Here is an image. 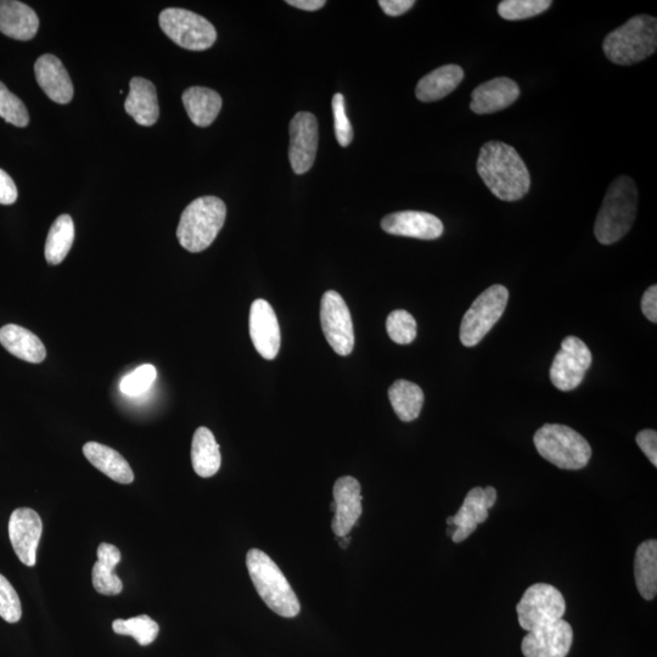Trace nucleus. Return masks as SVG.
Masks as SVG:
<instances>
[{"label":"nucleus","mask_w":657,"mask_h":657,"mask_svg":"<svg viewBox=\"0 0 657 657\" xmlns=\"http://www.w3.org/2000/svg\"><path fill=\"white\" fill-rule=\"evenodd\" d=\"M463 80L464 70L462 67L458 65L438 67L429 75L421 78L417 88H415V97L423 103L441 100L456 91Z\"/></svg>","instance_id":"5701e85b"},{"label":"nucleus","mask_w":657,"mask_h":657,"mask_svg":"<svg viewBox=\"0 0 657 657\" xmlns=\"http://www.w3.org/2000/svg\"><path fill=\"white\" fill-rule=\"evenodd\" d=\"M35 75L39 87L56 104H69L75 94L69 72L59 58L44 54L35 64Z\"/></svg>","instance_id":"6ab92c4d"},{"label":"nucleus","mask_w":657,"mask_h":657,"mask_svg":"<svg viewBox=\"0 0 657 657\" xmlns=\"http://www.w3.org/2000/svg\"><path fill=\"white\" fill-rule=\"evenodd\" d=\"M334 511L331 529L338 537L350 535L362 515L361 485L355 477L344 476L335 482Z\"/></svg>","instance_id":"dca6fc26"},{"label":"nucleus","mask_w":657,"mask_h":657,"mask_svg":"<svg viewBox=\"0 0 657 657\" xmlns=\"http://www.w3.org/2000/svg\"><path fill=\"white\" fill-rule=\"evenodd\" d=\"M533 442L538 453L559 469L581 470L592 457V448L586 438L566 425H543Z\"/></svg>","instance_id":"423d86ee"},{"label":"nucleus","mask_w":657,"mask_h":657,"mask_svg":"<svg viewBox=\"0 0 657 657\" xmlns=\"http://www.w3.org/2000/svg\"><path fill=\"white\" fill-rule=\"evenodd\" d=\"M156 369L154 365H140L134 372L129 373L122 379L120 390L123 395L128 397H139L150 390L156 379Z\"/></svg>","instance_id":"c9c22d12"},{"label":"nucleus","mask_w":657,"mask_h":657,"mask_svg":"<svg viewBox=\"0 0 657 657\" xmlns=\"http://www.w3.org/2000/svg\"><path fill=\"white\" fill-rule=\"evenodd\" d=\"M637 588L645 600H653L657 593V542L655 539L640 544L634 559Z\"/></svg>","instance_id":"cd10ccee"},{"label":"nucleus","mask_w":657,"mask_h":657,"mask_svg":"<svg viewBox=\"0 0 657 657\" xmlns=\"http://www.w3.org/2000/svg\"><path fill=\"white\" fill-rule=\"evenodd\" d=\"M339 538L341 539L340 546L344 549L347 548V544L350 543V541H351L350 537L344 536V537H339Z\"/></svg>","instance_id":"a18cd8bd"},{"label":"nucleus","mask_w":657,"mask_h":657,"mask_svg":"<svg viewBox=\"0 0 657 657\" xmlns=\"http://www.w3.org/2000/svg\"><path fill=\"white\" fill-rule=\"evenodd\" d=\"M250 336L261 357L272 361L278 356L282 338L277 314L265 300H256L250 310Z\"/></svg>","instance_id":"2eb2a0df"},{"label":"nucleus","mask_w":657,"mask_h":657,"mask_svg":"<svg viewBox=\"0 0 657 657\" xmlns=\"http://www.w3.org/2000/svg\"><path fill=\"white\" fill-rule=\"evenodd\" d=\"M182 100L189 119L198 127L211 126L223 104L221 95L205 87L187 89L183 93Z\"/></svg>","instance_id":"393cba45"},{"label":"nucleus","mask_w":657,"mask_h":657,"mask_svg":"<svg viewBox=\"0 0 657 657\" xmlns=\"http://www.w3.org/2000/svg\"><path fill=\"white\" fill-rule=\"evenodd\" d=\"M333 114L335 136L342 148L351 145L353 140V128L346 114L344 95L338 93L333 98Z\"/></svg>","instance_id":"4c0bfd02"},{"label":"nucleus","mask_w":657,"mask_h":657,"mask_svg":"<svg viewBox=\"0 0 657 657\" xmlns=\"http://www.w3.org/2000/svg\"><path fill=\"white\" fill-rule=\"evenodd\" d=\"M83 454L95 468L119 484L129 485L134 481L131 465L115 449L98 442H88Z\"/></svg>","instance_id":"b1692460"},{"label":"nucleus","mask_w":657,"mask_h":657,"mask_svg":"<svg viewBox=\"0 0 657 657\" xmlns=\"http://www.w3.org/2000/svg\"><path fill=\"white\" fill-rule=\"evenodd\" d=\"M43 522L37 511L19 508L13 511L9 520V538L14 552L26 566L37 563V549L41 541Z\"/></svg>","instance_id":"f8f14e48"},{"label":"nucleus","mask_w":657,"mask_h":657,"mask_svg":"<svg viewBox=\"0 0 657 657\" xmlns=\"http://www.w3.org/2000/svg\"><path fill=\"white\" fill-rule=\"evenodd\" d=\"M0 344L11 355L28 363H42L47 357V350L43 342L32 331L8 324L0 328Z\"/></svg>","instance_id":"4be33fe9"},{"label":"nucleus","mask_w":657,"mask_h":657,"mask_svg":"<svg viewBox=\"0 0 657 657\" xmlns=\"http://www.w3.org/2000/svg\"><path fill=\"white\" fill-rule=\"evenodd\" d=\"M574 642V631L564 619L527 632L522 640L525 657H566Z\"/></svg>","instance_id":"4468645a"},{"label":"nucleus","mask_w":657,"mask_h":657,"mask_svg":"<svg viewBox=\"0 0 657 657\" xmlns=\"http://www.w3.org/2000/svg\"><path fill=\"white\" fill-rule=\"evenodd\" d=\"M18 200V188L13 178L3 170H0V204L13 205Z\"/></svg>","instance_id":"a19ab883"},{"label":"nucleus","mask_w":657,"mask_h":657,"mask_svg":"<svg viewBox=\"0 0 657 657\" xmlns=\"http://www.w3.org/2000/svg\"><path fill=\"white\" fill-rule=\"evenodd\" d=\"M561 350L577 359L583 365L584 369L588 370L591 368L593 362L592 352L581 339L576 338V336H567L563 344H561Z\"/></svg>","instance_id":"58836bf2"},{"label":"nucleus","mask_w":657,"mask_h":657,"mask_svg":"<svg viewBox=\"0 0 657 657\" xmlns=\"http://www.w3.org/2000/svg\"><path fill=\"white\" fill-rule=\"evenodd\" d=\"M286 3L291 5V7L305 11H317L327 4L325 0H288Z\"/></svg>","instance_id":"c03bdc74"},{"label":"nucleus","mask_w":657,"mask_h":657,"mask_svg":"<svg viewBox=\"0 0 657 657\" xmlns=\"http://www.w3.org/2000/svg\"><path fill=\"white\" fill-rule=\"evenodd\" d=\"M226 217V204L216 196H204L194 200L183 211L179 221V244L193 254L206 250L221 232Z\"/></svg>","instance_id":"39448f33"},{"label":"nucleus","mask_w":657,"mask_h":657,"mask_svg":"<svg viewBox=\"0 0 657 657\" xmlns=\"http://www.w3.org/2000/svg\"><path fill=\"white\" fill-rule=\"evenodd\" d=\"M112 630L120 636L133 637L139 645L146 647L154 643L159 636L160 627L148 615H140L128 620H115L112 623Z\"/></svg>","instance_id":"2f4dec72"},{"label":"nucleus","mask_w":657,"mask_h":657,"mask_svg":"<svg viewBox=\"0 0 657 657\" xmlns=\"http://www.w3.org/2000/svg\"><path fill=\"white\" fill-rule=\"evenodd\" d=\"M320 323L328 344L339 356L351 355L355 347V330L350 310L339 292H325L320 302Z\"/></svg>","instance_id":"9d476101"},{"label":"nucleus","mask_w":657,"mask_h":657,"mask_svg":"<svg viewBox=\"0 0 657 657\" xmlns=\"http://www.w3.org/2000/svg\"><path fill=\"white\" fill-rule=\"evenodd\" d=\"M381 228L387 234L420 240L438 239L445 230L440 218L421 211L391 213L381 221Z\"/></svg>","instance_id":"f3484780"},{"label":"nucleus","mask_w":657,"mask_h":657,"mask_svg":"<svg viewBox=\"0 0 657 657\" xmlns=\"http://www.w3.org/2000/svg\"><path fill=\"white\" fill-rule=\"evenodd\" d=\"M73 241H75L73 219L69 215H61L50 227L47 238L46 258L49 265H60L69 255Z\"/></svg>","instance_id":"c756f323"},{"label":"nucleus","mask_w":657,"mask_h":657,"mask_svg":"<svg viewBox=\"0 0 657 657\" xmlns=\"http://www.w3.org/2000/svg\"><path fill=\"white\" fill-rule=\"evenodd\" d=\"M417 322L411 313L397 310L386 320V330L390 339L398 345H409L417 338Z\"/></svg>","instance_id":"72a5a7b5"},{"label":"nucleus","mask_w":657,"mask_h":657,"mask_svg":"<svg viewBox=\"0 0 657 657\" xmlns=\"http://www.w3.org/2000/svg\"><path fill=\"white\" fill-rule=\"evenodd\" d=\"M476 168L499 200L519 201L530 192V172L518 151L507 143L492 140L482 146Z\"/></svg>","instance_id":"f257e3e1"},{"label":"nucleus","mask_w":657,"mask_h":657,"mask_svg":"<svg viewBox=\"0 0 657 657\" xmlns=\"http://www.w3.org/2000/svg\"><path fill=\"white\" fill-rule=\"evenodd\" d=\"M389 398L398 418L413 421L419 417L424 406V392L417 384L407 380H397L390 387Z\"/></svg>","instance_id":"c85d7f7f"},{"label":"nucleus","mask_w":657,"mask_h":657,"mask_svg":"<svg viewBox=\"0 0 657 657\" xmlns=\"http://www.w3.org/2000/svg\"><path fill=\"white\" fill-rule=\"evenodd\" d=\"M638 189L627 176L616 178L606 192L594 224L595 238L603 245L617 243L630 232L636 221Z\"/></svg>","instance_id":"f03ea898"},{"label":"nucleus","mask_w":657,"mask_h":657,"mask_svg":"<svg viewBox=\"0 0 657 657\" xmlns=\"http://www.w3.org/2000/svg\"><path fill=\"white\" fill-rule=\"evenodd\" d=\"M550 0H504L498 5V14L509 21L535 18L550 8Z\"/></svg>","instance_id":"473e14b6"},{"label":"nucleus","mask_w":657,"mask_h":657,"mask_svg":"<svg viewBox=\"0 0 657 657\" xmlns=\"http://www.w3.org/2000/svg\"><path fill=\"white\" fill-rule=\"evenodd\" d=\"M0 117L15 127L24 128L30 123V115L19 97L11 93L3 82H0Z\"/></svg>","instance_id":"f704fd0d"},{"label":"nucleus","mask_w":657,"mask_h":657,"mask_svg":"<svg viewBox=\"0 0 657 657\" xmlns=\"http://www.w3.org/2000/svg\"><path fill=\"white\" fill-rule=\"evenodd\" d=\"M509 301L503 285H492L477 297L460 325V341L465 347L479 345L502 318Z\"/></svg>","instance_id":"0eeeda50"},{"label":"nucleus","mask_w":657,"mask_h":657,"mask_svg":"<svg viewBox=\"0 0 657 657\" xmlns=\"http://www.w3.org/2000/svg\"><path fill=\"white\" fill-rule=\"evenodd\" d=\"M289 159L292 170L303 174L311 170L316 161L319 127L317 117L311 112H299L290 122Z\"/></svg>","instance_id":"9b49d317"},{"label":"nucleus","mask_w":657,"mask_h":657,"mask_svg":"<svg viewBox=\"0 0 657 657\" xmlns=\"http://www.w3.org/2000/svg\"><path fill=\"white\" fill-rule=\"evenodd\" d=\"M657 20L650 15H637L616 28L604 39L603 50L611 63L631 66L656 52Z\"/></svg>","instance_id":"20e7f679"},{"label":"nucleus","mask_w":657,"mask_h":657,"mask_svg":"<svg viewBox=\"0 0 657 657\" xmlns=\"http://www.w3.org/2000/svg\"><path fill=\"white\" fill-rule=\"evenodd\" d=\"M497 502V491L493 487H475L466 494L462 508L447 524L454 527L451 536L454 543L465 541L476 530L477 525L488 519V510Z\"/></svg>","instance_id":"ddd939ff"},{"label":"nucleus","mask_w":657,"mask_h":657,"mask_svg":"<svg viewBox=\"0 0 657 657\" xmlns=\"http://www.w3.org/2000/svg\"><path fill=\"white\" fill-rule=\"evenodd\" d=\"M519 623L526 632L563 620L566 603L559 589L547 583L533 584L516 606Z\"/></svg>","instance_id":"1a4fd4ad"},{"label":"nucleus","mask_w":657,"mask_h":657,"mask_svg":"<svg viewBox=\"0 0 657 657\" xmlns=\"http://www.w3.org/2000/svg\"><path fill=\"white\" fill-rule=\"evenodd\" d=\"M159 21L165 35L184 49L202 52L216 42V28L209 20L192 11L168 8L162 11Z\"/></svg>","instance_id":"6e6552de"},{"label":"nucleus","mask_w":657,"mask_h":657,"mask_svg":"<svg viewBox=\"0 0 657 657\" xmlns=\"http://www.w3.org/2000/svg\"><path fill=\"white\" fill-rule=\"evenodd\" d=\"M636 441L651 464L657 466V432L655 430H643L637 435Z\"/></svg>","instance_id":"ea45409f"},{"label":"nucleus","mask_w":657,"mask_h":657,"mask_svg":"<svg viewBox=\"0 0 657 657\" xmlns=\"http://www.w3.org/2000/svg\"><path fill=\"white\" fill-rule=\"evenodd\" d=\"M22 616L21 602L7 577L0 574V617L9 623L19 622Z\"/></svg>","instance_id":"e433bc0d"},{"label":"nucleus","mask_w":657,"mask_h":657,"mask_svg":"<svg viewBox=\"0 0 657 657\" xmlns=\"http://www.w3.org/2000/svg\"><path fill=\"white\" fill-rule=\"evenodd\" d=\"M192 463L195 473L205 479L215 476L221 468V452L215 435L204 426L196 430L193 437Z\"/></svg>","instance_id":"bb28decb"},{"label":"nucleus","mask_w":657,"mask_h":657,"mask_svg":"<svg viewBox=\"0 0 657 657\" xmlns=\"http://www.w3.org/2000/svg\"><path fill=\"white\" fill-rule=\"evenodd\" d=\"M519 97L518 83L508 77H497L474 89L470 109L477 115L494 114L509 108Z\"/></svg>","instance_id":"a211bd4d"},{"label":"nucleus","mask_w":657,"mask_h":657,"mask_svg":"<svg viewBox=\"0 0 657 657\" xmlns=\"http://www.w3.org/2000/svg\"><path fill=\"white\" fill-rule=\"evenodd\" d=\"M39 28L35 10L18 0H0V32L16 41H31Z\"/></svg>","instance_id":"aec40b11"},{"label":"nucleus","mask_w":657,"mask_h":657,"mask_svg":"<svg viewBox=\"0 0 657 657\" xmlns=\"http://www.w3.org/2000/svg\"><path fill=\"white\" fill-rule=\"evenodd\" d=\"M246 566L258 595L269 609L288 619L300 614L301 605L294 589L282 570L265 552L260 549L249 550Z\"/></svg>","instance_id":"7ed1b4c3"},{"label":"nucleus","mask_w":657,"mask_h":657,"mask_svg":"<svg viewBox=\"0 0 657 657\" xmlns=\"http://www.w3.org/2000/svg\"><path fill=\"white\" fill-rule=\"evenodd\" d=\"M125 109L140 126H154L160 116L159 100L154 83L143 77H134L129 83Z\"/></svg>","instance_id":"412c9836"},{"label":"nucleus","mask_w":657,"mask_h":657,"mask_svg":"<svg viewBox=\"0 0 657 657\" xmlns=\"http://www.w3.org/2000/svg\"><path fill=\"white\" fill-rule=\"evenodd\" d=\"M119 548L109 543H101L98 548V561L92 570L95 591L104 595H117L123 591V583L116 575L115 567L120 564Z\"/></svg>","instance_id":"a878e982"},{"label":"nucleus","mask_w":657,"mask_h":657,"mask_svg":"<svg viewBox=\"0 0 657 657\" xmlns=\"http://www.w3.org/2000/svg\"><path fill=\"white\" fill-rule=\"evenodd\" d=\"M379 5L386 15L401 16L411 10L415 2L414 0H380Z\"/></svg>","instance_id":"79ce46f5"},{"label":"nucleus","mask_w":657,"mask_h":657,"mask_svg":"<svg viewBox=\"0 0 657 657\" xmlns=\"http://www.w3.org/2000/svg\"><path fill=\"white\" fill-rule=\"evenodd\" d=\"M642 312L650 322L657 323V286L653 285L645 291L642 299Z\"/></svg>","instance_id":"37998d69"},{"label":"nucleus","mask_w":657,"mask_h":657,"mask_svg":"<svg viewBox=\"0 0 657 657\" xmlns=\"http://www.w3.org/2000/svg\"><path fill=\"white\" fill-rule=\"evenodd\" d=\"M587 370L574 357L560 350L550 367V380L560 391H572L582 384Z\"/></svg>","instance_id":"7c9ffc66"}]
</instances>
